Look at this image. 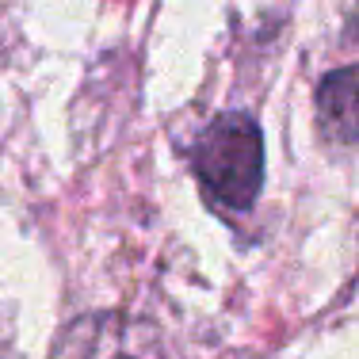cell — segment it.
<instances>
[{
    "mask_svg": "<svg viewBox=\"0 0 359 359\" xmlns=\"http://www.w3.org/2000/svg\"><path fill=\"white\" fill-rule=\"evenodd\" d=\"M195 172L222 210H249L264 187V138L249 115H222L199 138Z\"/></svg>",
    "mask_w": 359,
    "mask_h": 359,
    "instance_id": "6da1fadb",
    "label": "cell"
},
{
    "mask_svg": "<svg viewBox=\"0 0 359 359\" xmlns=\"http://www.w3.org/2000/svg\"><path fill=\"white\" fill-rule=\"evenodd\" d=\"M318 118L332 142H359V65L337 69L318 88Z\"/></svg>",
    "mask_w": 359,
    "mask_h": 359,
    "instance_id": "3957f363",
    "label": "cell"
},
{
    "mask_svg": "<svg viewBox=\"0 0 359 359\" xmlns=\"http://www.w3.org/2000/svg\"><path fill=\"white\" fill-rule=\"evenodd\" d=\"M50 359H161V340L149 321L104 310L65 325Z\"/></svg>",
    "mask_w": 359,
    "mask_h": 359,
    "instance_id": "7a4b0ae2",
    "label": "cell"
}]
</instances>
